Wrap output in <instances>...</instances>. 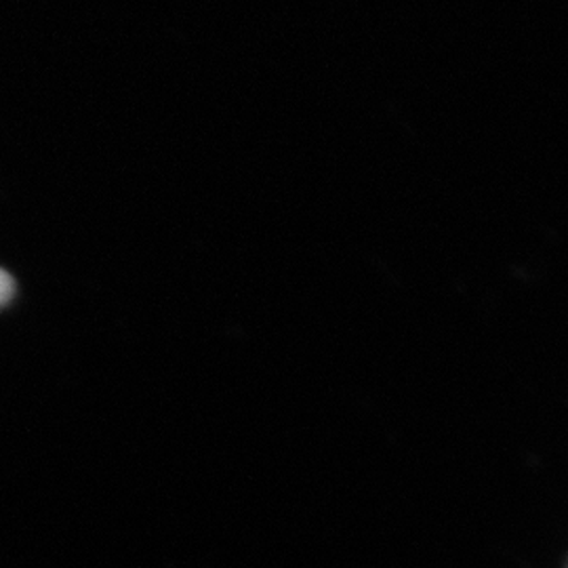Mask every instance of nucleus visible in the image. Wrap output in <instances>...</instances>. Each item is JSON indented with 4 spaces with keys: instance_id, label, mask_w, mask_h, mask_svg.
Wrapping results in <instances>:
<instances>
[{
    "instance_id": "nucleus-1",
    "label": "nucleus",
    "mask_w": 568,
    "mask_h": 568,
    "mask_svg": "<svg viewBox=\"0 0 568 568\" xmlns=\"http://www.w3.org/2000/svg\"><path fill=\"white\" fill-rule=\"evenodd\" d=\"M13 295V281L9 278L7 272L0 270V305L7 304Z\"/></svg>"
}]
</instances>
